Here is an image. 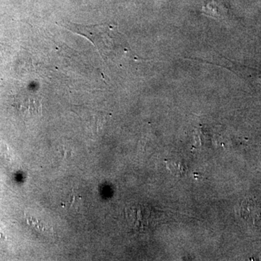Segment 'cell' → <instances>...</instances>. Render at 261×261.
<instances>
[{"label": "cell", "instance_id": "6da1fadb", "mask_svg": "<svg viewBox=\"0 0 261 261\" xmlns=\"http://www.w3.org/2000/svg\"><path fill=\"white\" fill-rule=\"evenodd\" d=\"M62 25L70 32L87 38L103 58L111 61H120L123 57H127L130 50L126 39L111 24L83 25L67 22Z\"/></svg>", "mask_w": 261, "mask_h": 261}]
</instances>
